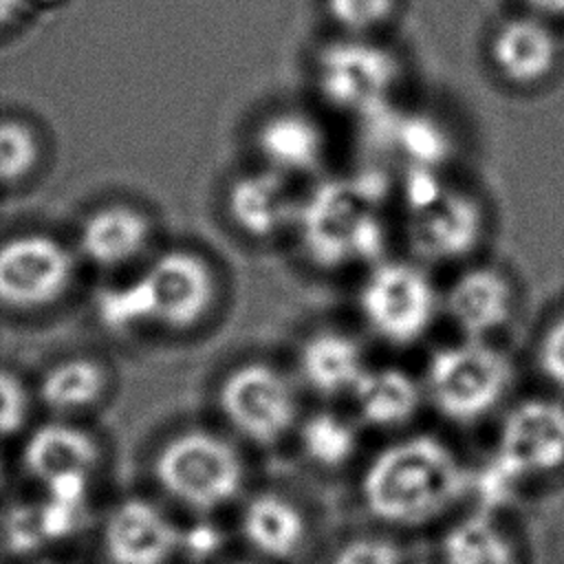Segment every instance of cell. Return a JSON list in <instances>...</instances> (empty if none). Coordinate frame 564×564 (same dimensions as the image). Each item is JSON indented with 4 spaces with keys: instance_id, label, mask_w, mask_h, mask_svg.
Returning a JSON list of instances; mask_svg holds the SVG:
<instances>
[{
    "instance_id": "cell-1",
    "label": "cell",
    "mask_w": 564,
    "mask_h": 564,
    "mask_svg": "<svg viewBox=\"0 0 564 564\" xmlns=\"http://www.w3.org/2000/svg\"><path fill=\"white\" fill-rule=\"evenodd\" d=\"M218 282L209 260L192 249L156 253L134 278L99 295L97 315L112 333L189 330L214 308Z\"/></svg>"
},
{
    "instance_id": "cell-2",
    "label": "cell",
    "mask_w": 564,
    "mask_h": 564,
    "mask_svg": "<svg viewBox=\"0 0 564 564\" xmlns=\"http://www.w3.org/2000/svg\"><path fill=\"white\" fill-rule=\"evenodd\" d=\"M469 491V469L434 436H408L383 447L361 476L366 509L397 527H419L443 516Z\"/></svg>"
},
{
    "instance_id": "cell-3",
    "label": "cell",
    "mask_w": 564,
    "mask_h": 564,
    "mask_svg": "<svg viewBox=\"0 0 564 564\" xmlns=\"http://www.w3.org/2000/svg\"><path fill=\"white\" fill-rule=\"evenodd\" d=\"M383 196L386 181L370 172L313 187L300 200L295 220L308 260L326 269L379 262L388 242Z\"/></svg>"
},
{
    "instance_id": "cell-4",
    "label": "cell",
    "mask_w": 564,
    "mask_h": 564,
    "mask_svg": "<svg viewBox=\"0 0 564 564\" xmlns=\"http://www.w3.org/2000/svg\"><path fill=\"white\" fill-rule=\"evenodd\" d=\"M401 198L408 214V238L421 258L432 262L460 260L480 245L485 234L480 203L445 183L438 170H405Z\"/></svg>"
},
{
    "instance_id": "cell-5",
    "label": "cell",
    "mask_w": 564,
    "mask_h": 564,
    "mask_svg": "<svg viewBox=\"0 0 564 564\" xmlns=\"http://www.w3.org/2000/svg\"><path fill=\"white\" fill-rule=\"evenodd\" d=\"M152 471L170 498L200 513L231 502L245 482L238 449L220 434L200 427L170 436L154 454Z\"/></svg>"
},
{
    "instance_id": "cell-6",
    "label": "cell",
    "mask_w": 564,
    "mask_h": 564,
    "mask_svg": "<svg viewBox=\"0 0 564 564\" xmlns=\"http://www.w3.org/2000/svg\"><path fill=\"white\" fill-rule=\"evenodd\" d=\"M513 381L505 352L485 339H463L432 352L423 392L441 416L474 423L498 408Z\"/></svg>"
},
{
    "instance_id": "cell-7",
    "label": "cell",
    "mask_w": 564,
    "mask_h": 564,
    "mask_svg": "<svg viewBox=\"0 0 564 564\" xmlns=\"http://www.w3.org/2000/svg\"><path fill=\"white\" fill-rule=\"evenodd\" d=\"M79 256L48 231H18L0 240V311L42 313L66 300Z\"/></svg>"
},
{
    "instance_id": "cell-8",
    "label": "cell",
    "mask_w": 564,
    "mask_h": 564,
    "mask_svg": "<svg viewBox=\"0 0 564 564\" xmlns=\"http://www.w3.org/2000/svg\"><path fill=\"white\" fill-rule=\"evenodd\" d=\"M366 326L390 346L419 341L441 306L430 275L405 260H379L370 267L357 295Z\"/></svg>"
},
{
    "instance_id": "cell-9",
    "label": "cell",
    "mask_w": 564,
    "mask_h": 564,
    "mask_svg": "<svg viewBox=\"0 0 564 564\" xmlns=\"http://www.w3.org/2000/svg\"><path fill=\"white\" fill-rule=\"evenodd\" d=\"M218 410L234 432L256 445H275L297 423L295 383L275 366L245 361L218 386Z\"/></svg>"
},
{
    "instance_id": "cell-10",
    "label": "cell",
    "mask_w": 564,
    "mask_h": 564,
    "mask_svg": "<svg viewBox=\"0 0 564 564\" xmlns=\"http://www.w3.org/2000/svg\"><path fill=\"white\" fill-rule=\"evenodd\" d=\"M315 79L330 106L370 117L390 106V97L401 79L397 55L366 37H346L322 48L315 64Z\"/></svg>"
},
{
    "instance_id": "cell-11",
    "label": "cell",
    "mask_w": 564,
    "mask_h": 564,
    "mask_svg": "<svg viewBox=\"0 0 564 564\" xmlns=\"http://www.w3.org/2000/svg\"><path fill=\"white\" fill-rule=\"evenodd\" d=\"M522 480L564 467V405L553 399H524L513 405L494 452Z\"/></svg>"
},
{
    "instance_id": "cell-12",
    "label": "cell",
    "mask_w": 564,
    "mask_h": 564,
    "mask_svg": "<svg viewBox=\"0 0 564 564\" xmlns=\"http://www.w3.org/2000/svg\"><path fill=\"white\" fill-rule=\"evenodd\" d=\"M154 238L152 218L130 203L93 207L77 225L73 247L79 262L99 271H119L137 264Z\"/></svg>"
},
{
    "instance_id": "cell-13",
    "label": "cell",
    "mask_w": 564,
    "mask_h": 564,
    "mask_svg": "<svg viewBox=\"0 0 564 564\" xmlns=\"http://www.w3.org/2000/svg\"><path fill=\"white\" fill-rule=\"evenodd\" d=\"M183 529L154 502L126 498L101 527V546L110 564H167L181 551Z\"/></svg>"
},
{
    "instance_id": "cell-14",
    "label": "cell",
    "mask_w": 564,
    "mask_h": 564,
    "mask_svg": "<svg viewBox=\"0 0 564 564\" xmlns=\"http://www.w3.org/2000/svg\"><path fill=\"white\" fill-rule=\"evenodd\" d=\"M443 304L465 339H487L511 322L516 293L500 269L480 264L465 269L452 280Z\"/></svg>"
},
{
    "instance_id": "cell-15",
    "label": "cell",
    "mask_w": 564,
    "mask_h": 564,
    "mask_svg": "<svg viewBox=\"0 0 564 564\" xmlns=\"http://www.w3.org/2000/svg\"><path fill=\"white\" fill-rule=\"evenodd\" d=\"M300 200L284 174L269 167L238 176L227 189V214L236 229L253 240H271L295 227Z\"/></svg>"
},
{
    "instance_id": "cell-16",
    "label": "cell",
    "mask_w": 564,
    "mask_h": 564,
    "mask_svg": "<svg viewBox=\"0 0 564 564\" xmlns=\"http://www.w3.org/2000/svg\"><path fill=\"white\" fill-rule=\"evenodd\" d=\"M101 460L97 438L73 419H51L33 427L22 445L24 471L46 485L59 476H93Z\"/></svg>"
},
{
    "instance_id": "cell-17",
    "label": "cell",
    "mask_w": 564,
    "mask_h": 564,
    "mask_svg": "<svg viewBox=\"0 0 564 564\" xmlns=\"http://www.w3.org/2000/svg\"><path fill=\"white\" fill-rule=\"evenodd\" d=\"M112 388L110 366L95 355H68L48 364L33 397L55 419H75L99 408Z\"/></svg>"
},
{
    "instance_id": "cell-18",
    "label": "cell",
    "mask_w": 564,
    "mask_h": 564,
    "mask_svg": "<svg viewBox=\"0 0 564 564\" xmlns=\"http://www.w3.org/2000/svg\"><path fill=\"white\" fill-rule=\"evenodd\" d=\"M557 37L540 18L518 15L498 26L489 53L496 70L516 86L546 79L557 64Z\"/></svg>"
},
{
    "instance_id": "cell-19",
    "label": "cell",
    "mask_w": 564,
    "mask_h": 564,
    "mask_svg": "<svg viewBox=\"0 0 564 564\" xmlns=\"http://www.w3.org/2000/svg\"><path fill=\"white\" fill-rule=\"evenodd\" d=\"M256 148L264 167L284 176H302L324 163L326 134L311 115L280 110L258 126Z\"/></svg>"
},
{
    "instance_id": "cell-20",
    "label": "cell",
    "mask_w": 564,
    "mask_h": 564,
    "mask_svg": "<svg viewBox=\"0 0 564 564\" xmlns=\"http://www.w3.org/2000/svg\"><path fill=\"white\" fill-rule=\"evenodd\" d=\"M366 368L364 346L344 330H315L297 350V375L302 383L322 397L350 394Z\"/></svg>"
},
{
    "instance_id": "cell-21",
    "label": "cell",
    "mask_w": 564,
    "mask_h": 564,
    "mask_svg": "<svg viewBox=\"0 0 564 564\" xmlns=\"http://www.w3.org/2000/svg\"><path fill=\"white\" fill-rule=\"evenodd\" d=\"M379 148L392 150L410 167L438 170L452 154V139L445 126L427 112H401L390 106L366 117Z\"/></svg>"
},
{
    "instance_id": "cell-22",
    "label": "cell",
    "mask_w": 564,
    "mask_h": 564,
    "mask_svg": "<svg viewBox=\"0 0 564 564\" xmlns=\"http://www.w3.org/2000/svg\"><path fill=\"white\" fill-rule=\"evenodd\" d=\"M425 392L410 372L394 366L366 368L350 390L357 416L379 430H394L414 419Z\"/></svg>"
},
{
    "instance_id": "cell-23",
    "label": "cell",
    "mask_w": 564,
    "mask_h": 564,
    "mask_svg": "<svg viewBox=\"0 0 564 564\" xmlns=\"http://www.w3.org/2000/svg\"><path fill=\"white\" fill-rule=\"evenodd\" d=\"M240 531L258 553L273 560H291L304 544L306 520L289 498L262 491L242 507Z\"/></svg>"
},
{
    "instance_id": "cell-24",
    "label": "cell",
    "mask_w": 564,
    "mask_h": 564,
    "mask_svg": "<svg viewBox=\"0 0 564 564\" xmlns=\"http://www.w3.org/2000/svg\"><path fill=\"white\" fill-rule=\"evenodd\" d=\"M443 564H520L509 533L487 511L452 524L441 540Z\"/></svg>"
},
{
    "instance_id": "cell-25",
    "label": "cell",
    "mask_w": 564,
    "mask_h": 564,
    "mask_svg": "<svg viewBox=\"0 0 564 564\" xmlns=\"http://www.w3.org/2000/svg\"><path fill=\"white\" fill-rule=\"evenodd\" d=\"M44 141L40 130L24 117H0V187H22L31 183L44 163Z\"/></svg>"
},
{
    "instance_id": "cell-26",
    "label": "cell",
    "mask_w": 564,
    "mask_h": 564,
    "mask_svg": "<svg viewBox=\"0 0 564 564\" xmlns=\"http://www.w3.org/2000/svg\"><path fill=\"white\" fill-rule=\"evenodd\" d=\"M297 441L311 463L335 469L355 456L359 438L357 427L346 416L330 410H317L300 423Z\"/></svg>"
},
{
    "instance_id": "cell-27",
    "label": "cell",
    "mask_w": 564,
    "mask_h": 564,
    "mask_svg": "<svg viewBox=\"0 0 564 564\" xmlns=\"http://www.w3.org/2000/svg\"><path fill=\"white\" fill-rule=\"evenodd\" d=\"M522 482L524 480L496 454L489 456L487 463L476 471H469V491L476 494L482 507L480 511L487 513L509 505Z\"/></svg>"
},
{
    "instance_id": "cell-28",
    "label": "cell",
    "mask_w": 564,
    "mask_h": 564,
    "mask_svg": "<svg viewBox=\"0 0 564 564\" xmlns=\"http://www.w3.org/2000/svg\"><path fill=\"white\" fill-rule=\"evenodd\" d=\"M394 0H326V11L337 26L355 37H364L383 26L392 13Z\"/></svg>"
},
{
    "instance_id": "cell-29",
    "label": "cell",
    "mask_w": 564,
    "mask_h": 564,
    "mask_svg": "<svg viewBox=\"0 0 564 564\" xmlns=\"http://www.w3.org/2000/svg\"><path fill=\"white\" fill-rule=\"evenodd\" d=\"M31 397V390L15 372L0 368V438H9L24 427Z\"/></svg>"
},
{
    "instance_id": "cell-30",
    "label": "cell",
    "mask_w": 564,
    "mask_h": 564,
    "mask_svg": "<svg viewBox=\"0 0 564 564\" xmlns=\"http://www.w3.org/2000/svg\"><path fill=\"white\" fill-rule=\"evenodd\" d=\"M328 564H403V553L386 538L359 535L341 544Z\"/></svg>"
},
{
    "instance_id": "cell-31",
    "label": "cell",
    "mask_w": 564,
    "mask_h": 564,
    "mask_svg": "<svg viewBox=\"0 0 564 564\" xmlns=\"http://www.w3.org/2000/svg\"><path fill=\"white\" fill-rule=\"evenodd\" d=\"M538 364L546 379L564 392V315H560L542 335Z\"/></svg>"
},
{
    "instance_id": "cell-32",
    "label": "cell",
    "mask_w": 564,
    "mask_h": 564,
    "mask_svg": "<svg viewBox=\"0 0 564 564\" xmlns=\"http://www.w3.org/2000/svg\"><path fill=\"white\" fill-rule=\"evenodd\" d=\"M218 544H220V535L207 524L183 531V540H181V549L194 557L209 555Z\"/></svg>"
},
{
    "instance_id": "cell-33",
    "label": "cell",
    "mask_w": 564,
    "mask_h": 564,
    "mask_svg": "<svg viewBox=\"0 0 564 564\" xmlns=\"http://www.w3.org/2000/svg\"><path fill=\"white\" fill-rule=\"evenodd\" d=\"M24 9V0H0V29L9 26Z\"/></svg>"
},
{
    "instance_id": "cell-34",
    "label": "cell",
    "mask_w": 564,
    "mask_h": 564,
    "mask_svg": "<svg viewBox=\"0 0 564 564\" xmlns=\"http://www.w3.org/2000/svg\"><path fill=\"white\" fill-rule=\"evenodd\" d=\"M531 9L544 15H564V0H524Z\"/></svg>"
},
{
    "instance_id": "cell-35",
    "label": "cell",
    "mask_w": 564,
    "mask_h": 564,
    "mask_svg": "<svg viewBox=\"0 0 564 564\" xmlns=\"http://www.w3.org/2000/svg\"><path fill=\"white\" fill-rule=\"evenodd\" d=\"M37 564H64V562H48V560H46V562H37Z\"/></svg>"
},
{
    "instance_id": "cell-36",
    "label": "cell",
    "mask_w": 564,
    "mask_h": 564,
    "mask_svg": "<svg viewBox=\"0 0 564 564\" xmlns=\"http://www.w3.org/2000/svg\"><path fill=\"white\" fill-rule=\"evenodd\" d=\"M0 482H2V463H0Z\"/></svg>"
},
{
    "instance_id": "cell-37",
    "label": "cell",
    "mask_w": 564,
    "mask_h": 564,
    "mask_svg": "<svg viewBox=\"0 0 564 564\" xmlns=\"http://www.w3.org/2000/svg\"><path fill=\"white\" fill-rule=\"evenodd\" d=\"M238 564H245V562H238Z\"/></svg>"
}]
</instances>
